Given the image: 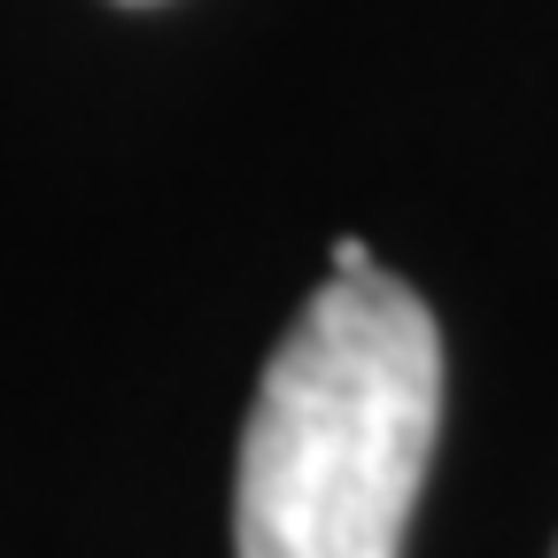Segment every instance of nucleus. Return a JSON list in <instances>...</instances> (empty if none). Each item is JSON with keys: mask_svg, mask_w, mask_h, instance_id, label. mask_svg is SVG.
<instances>
[{"mask_svg": "<svg viewBox=\"0 0 558 558\" xmlns=\"http://www.w3.org/2000/svg\"><path fill=\"white\" fill-rule=\"evenodd\" d=\"M442 435V333L380 264L326 271L248 403L241 558H403Z\"/></svg>", "mask_w": 558, "mask_h": 558, "instance_id": "obj_1", "label": "nucleus"}, {"mask_svg": "<svg viewBox=\"0 0 558 558\" xmlns=\"http://www.w3.org/2000/svg\"><path fill=\"white\" fill-rule=\"evenodd\" d=\"M357 264H373L365 241H341V248H333V271H357Z\"/></svg>", "mask_w": 558, "mask_h": 558, "instance_id": "obj_2", "label": "nucleus"}, {"mask_svg": "<svg viewBox=\"0 0 558 558\" xmlns=\"http://www.w3.org/2000/svg\"><path fill=\"white\" fill-rule=\"evenodd\" d=\"M550 558H558V550H550Z\"/></svg>", "mask_w": 558, "mask_h": 558, "instance_id": "obj_3", "label": "nucleus"}]
</instances>
